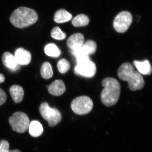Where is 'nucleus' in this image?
Here are the masks:
<instances>
[{
    "label": "nucleus",
    "mask_w": 152,
    "mask_h": 152,
    "mask_svg": "<svg viewBox=\"0 0 152 152\" xmlns=\"http://www.w3.org/2000/svg\"><path fill=\"white\" fill-rule=\"evenodd\" d=\"M2 61L4 66L11 72H16L20 69V65L17 62L15 58L10 52H5L3 54Z\"/></svg>",
    "instance_id": "9d476101"
},
{
    "label": "nucleus",
    "mask_w": 152,
    "mask_h": 152,
    "mask_svg": "<svg viewBox=\"0 0 152 152\" xmlns=\"http://www.w3.org/2000/svg\"><path fill=\"white\" fill-rule=\"evenodd\" d=\"M39 110L41 116L48 122L49 126L50 127L56 126L61 120V115L60 112L57 109L51 108L47 102L41 104Z\"/></svg>",
    "instance_id": "20e7f679"
},
{
    "label": "nucleus",
    "mask_w": 152,
    "mask_h": 152,
    "mask_svg": "<svg viewBox=\"0 0 152 152\" xmlns=\"http://www.w3.org/2000/svg\"><path fill=\"white\" fill-rule=\"evenodd\" d=\"M15 58L20 65H28L31 60V53L23 48H19L15 52Z\"/></svg>",
    "instance_id": "9b49d317"
},
{
    "label": "nucleus",
    "mask_w": 152,
    "mask_h": 152,
    "mask_svg": "<svg viewBox=\"0 0 152 152\" xmlns=\"http://www.w3.org/2000/svg\"><path fill=\"white\" fill-rule=\"evenodd\" d=\"M51 36L52 38L56 40H64L66 37L65 33L63 32L58 27H56L52 30L51 33Z\"/></svg>",
    "instance_id": "4be33fe9"
},
{
    "label": "nucleus",
    "mask_w": 152,
    "mask_h": 152,
    "mask_svg": "<svg viewBox=\"0 0 152 152\" xmlns=\"http://www.w3.org/2000/svg\"><path fill=\"white\" fill-rule=\"evenodd\" d=\"M40 73L42 77L45 79L51 78L53 75L52 66L49 62L44 63L41 68Z\"/></svg>",
    "instance_id": "aec40b11"
},
{
    "label": "nucleus",
    "mask_w": 152,
    "mask_h": 152,
    "mask_svg": "<svg viewBox=\"0 0 152 152\" xmlns=\"http://www.w3.org/2000/svg\"><path fill=\"white\" fill-rule=\"evenodd\" d=\"M8 152H21L20 150H12V151H9Z\"/></svg>",
    "instance_id": "a878e982"
},
{
    "label": "nucleus",
    "mask_w": 152,
    "mask_h": 152,
    "mask_svg": "<svg viewBox=\"0 0 152 152\" xmlns=\"http://www.w3.org/2000/svg\"><path fill=\"white\" fill-rule=\"evenodd\" d=\"M10 93L13 100L16 103H19L23 101L24 92L23 88L18 85H14L10 88Z\"/></svg>",
    "instance_id": "2eb2a0df"
},
{
    "label": "nucleus",
    "mask_w": 152,
    "mask_h": 152,
    "mask_svg": "<svg viewBox=\"0 0 152 152\" xmlns=\"http://www.w3.org/2000/svg\"><path fill=\"white\" fill-rule=\"evenodd\" d=\"M118 76L121 80L128 82L131 91L142 89L145 86V81L141 74L135 71L130 63H124L120 66Z\"/></svg>",
    "instance_id": "f257e3e1"
},
{
    "label": "nucleus",
    "mask_w": 152,
    "mask_h": 152,
    "mask_svg": "<svg viewBox=\"0 0 152 152\" xmlns=\"http://www.w3.org/2000/svg\"><path fill=\"white\" fill-rule=\"evenodd\" d=\"M89 19L88 17L84 14H81L74 18L72 21L73 26L76 27L85 26L88 24Z\"/></svg>",
    "instance_id": "6ab92c4d"
},
{
    "label": "nucleus",
    "mask_w": 152,
    "mask_h": 152,
    "mask_svg": "<svg viewBox=\"0 0 152 152\" xmlns=\"http://www.w3.org/2000/svg\"><path fill=\"white\" fill-rule=\"evenodd\" d=\"M74 70L77 75L86 77H92L96 72V67L94 63L88 59L77 63Z\"/></svg>",
    "instance_id": "6e6552de"
},
{
    "label": "nucleus",
    "mask_w": 152,
    "mask_h": 152,
    "mask_svg": "<svg viewBox=\"0 0 152 152\" xmlns=\"http://www.w3.org/2000/svg\"><path fill=\"white\" fill-rule=\"evenodd\" d=\"M5 77L2 74H0V83H4L5 81Z\"/></svg>",
    "instance_id": "393cba45"
},
{
    "label": "nucleus",
    "mask_w": 152,
    "mask_h": 152,
    "mask_svg": "<svg viewBox=\"0 0 152 152\" xmlns=\"http://www.w3.org/2000/svg\"><path fill=\"white\" fill-rule=\"evenodd\" d=\"M28 129L30 135L34 137H39L43 132L42 126L38 121H34L30 123Z\"/></svg>",
    "instance_id": "dca6fc26"
},
{
    "label": "nucleus",
    "mask_w": 152,
    "mask_h": 152,
    "mask_svg": "<svg viewBox=\"0 0 152 152\" xmlns=\"http://www.w3.org/2000/svg\"><path fill=\"white\" fill-rule=\"evenodd\" d=\"M72 18V14L64 9H61L56 12L54 15V20L57 23H62L69 21Z\"/></svg>",
    "instance_id": "f3484780"
},
{
    "label": "nucleus",
    "mask_w": 152,
    "mask_h": 152,
    "mask_svg": "<svg viewBox=\"0 0 152 152\" xmlns=\"http://www.w3.org/2000/svg\"><path fill=\"white\" fill-rule=\"evenodd\" d=\"M45 52L47 56L50 57L58 58L61 54V51L56 45L54 44H49L45 48Z\"/></svg>",
    "instance_id": "a211bd4d"
},
{
    "label": "nucleus",
    "mask_w": 152,
    "mask_h": 152,
    "mask_svg": "<svg viewBox=\"0 0 152 152\" xmlns=\"http://www.w3.org/2000/svg\"><path fill=\"white\" fill-rule=\"evenodd\" d=\"M38 19L34 10L26 7H20L14 11L10 17V21L14 26L24 28L35 23Z\"/></svg>",
    "instance_id": "7ed1b4c3"
},
{
    "label": "nucleus",
    "mask_w": 152,
    "mask_h": 152,
    "mask_svg": "<svg viewBox=\"0 0 152 152\" xmlns=\"http://www.w3.org/2000/svg\"><path fill=\"white\" fill-rule=\"evenodd\" d=\"M132 21V16L130 13L127 11H124L118 14L114 19V28L118 32L124 33L130 26Z\"/></svg>",
    "instance_id": "0eeeda50"
},
{
    "label": "nucleus",
    "mask_w": 152,
    "mask_h": 152,
    "mask_svg": "<svg viewBox=\"0 0 152 152\" xmlns=\"http://www.w3.org/2000/svg\"><path fill=\"white\" fill-rule=\"evenodd\" d=\"M97 45L94 41L88 40L84 43V44L80 48L70 50V52L74 56L77 57L80 56H89L93 54L96 52Z\"/></svg>",
    "instance_id": "1a4fd4ad"
},
{
    "label": "nucleus",
    "mask_w": 152,
    "mask_h": 152,
    "mask_svg": "<svg viewBox=\"0 0 152 152\" xmlns=\"http://www.w3.org/2000/svg\"><path fill=\"white\" fill-rule=\"evenodd\" d=\"M133 64L137 69L140 74L146 75H150L151 74V65L148 60H145L143 61H134L133 62Z\"/></svg>",
    "instance_id": "4468645a"
},
{
    "label": "nucleus",
    "mask_w": 152,
    "mask_h": 152,
    "mask_svg": "<svg viewBox=\"0 0 152 152\" xmlns=\"http://www.w3.org/2000/svg\"><path fill=\"white\" fill-rule=\"evenodd\" d=\"M7 99V96L5 92L0 88V106L5 103Z\"/></svg>",
    "instance_id": "b1692460"
},
{
    "label": "nucleus",
    "mask_w": 152,
    "mask_h": 152,
    "mask_svg": "<svg viewBox=\"0 0 152 152\" xmlns=\"http://www.w3.org/2000/svg\"><path fill=\"white\" fill-rule=\"evenodd\" d=\"M9 123L13 131L19 133H23L28 129L30 120L27 115L25 113L17 112L10 117Z\"/></svg>",
    "instance_id": "39448f33"
},
{
    "label": "nucleus",
    "mask_w": 152,
    "mask_h": 152,
    "mask_svg": "<svg viewBox=\"0 0 152 152\" xmlns=\"http://www.w3.org/2000/svg\"><path fill=\"white\" fill-rule=\"evenodd\" d=\"M10 145L6 140L0 141V152H8L10 151Z\"/></svg>",
    "instance_id": "5701e85b"
},
{
    "label": "nucleus",
    "mask_w": 152,
    "mask_h": 152,
    "mask_svg": "<svg viewBox=\"0 0 152 152\" xmlns=\"http://www.w3.org/2000/svg\"><path fill=\"white\" fill-rule=\"evenodd\" d=\"M102 85L104 87L101 98L104 105L111 107L117 103L121 94V85L116 80L108 77L103 80Z\"/></svg>",
    "instance_id": "f03ea898"
},
{
    "label": "nucleus",
    "mask_w": 152,
    "mask_h": 152,
    "mask_svg": "<svg viewBox=\"0 0 152 152\" xmlns=\"http://www.w3.org/2000/svg\"><path fill=\"white\" fill-rule=\"evenodd\" d=\"M47 88L49 93L55 96H61L66 91L65 85L62 80H59L54 81Z\"/></svg>",
    "instance_id": "f8f14e48"
},
{
    "label": "nucleus",
    "mask_w": 152,
    "mask_h": 152,
    "mask_svg": "<svg viewBox=\"0 0 152 152\" xmlns=\"http://www.w3.org/2000/svg\"><path fill=\"white\" fill-rule=\"evenodd\" d=\"M70 64L67 60L65 59H62L58 61L57 64L58 70L61 74L66 73L70 68Z\"/></svg>",
    "instance_id": "412c9836"
},
{
    "label": "nucleus",
    "mask_w": 152,
    "mask_h": 152,
    "mask_svg": "<svg viewBox=\"0 0 152 152\" xmlns=\"http://www.w3.org/2000/svg\"><path fill=\"white\" fill-rule=\"evenodd\" d=\"M94 107L93 101L87 96H81L74 99L71 104L73 111L79 115H84L89 113Z\"/></svg>",
    "instance_id": "423d86ee"
},
{
    "label": "nucleus",
    "mask_w": 152,
    "mask_h": 152,
    "mask_svg": "<svg viewBox=\"0 0 152 152\" xmlns=\"http://www.w3.org/2000/svg\"><path fill=\"white\" fill-rule=\"evenodd\" d=\"M84 43V37L81 33H76L71 36L67 41L70 50H75L81 46Z\"/></svg>",
    "instance_id": "ddd939ff"
}]
</instances>
